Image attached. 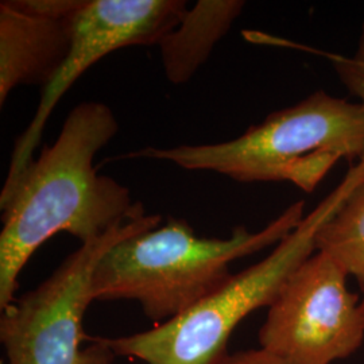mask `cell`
<instances>
[{"label":"cell","instance_id":"1","mask_svg":"<svg viewBox=\"0 0 364 364\" xmlns=\"http://www.w3.org/2000/svg\"><path fill=\"white\" fill-rule=\"evenodd\" d=\"M119 131L114 111L84 102L66 117L57 139L45 146L9 192L0 195V309L18 289L27 262L54 235L66 232L88 243L142 218L144 204L93 165Z\"/></svg>","mask_w":364,"mask_h":364},{"label":"cell","instance_id":"2","mask_svg":"<svg viewBox=\"0 0 364 364\" xmlns=\"http://www.w3.org/2000/svg\"><path fill=\"white\" fill-rule=\"evenodd\" d=\"M304 209L297 201L258 232L239 225L227 239L197 236L188 221L169 218L107 251L93 275L92 299L136 301L150 320L164 324L219 289L232 275L234 260L277 246L301 224Z\"/></svg>","mask_w":364,"mask_h":364},{"label":"cell","instance_id":"3","mask_svg":"<svg viewBox=\"0 0 364 364\" xmlns=\"http://www.w3.org/2000/svg\"><path fill=\"white\" fill-rule=\"evenodd\" d=\"M123 158L166 161L243 183L290 182L312 193L341 159L351 166L364 161V105L316 91L232 141L146 147Z\"/></svg>","mask_w":364,"mask_h":364},{"label":"cell","instance_id":"4","mask_svg":"<svg viewBox=\"0 0 364 364\" xmlns=\"http://www.w3.org/2000/svg\"><path fill=\"white\" fill-rule=\"evenodd\" d=\"M363 180L362 161L352 165L338 186L264 259L231 275L178 317L150 331L107 338L112 351L146 364H220L235 328L248 314L273 304L291 274L317 251L323 225Z\"/></svg>","mask_w":364,"mask_h":364},{"label":"cell","instance_id":"5","mask_svg":"<svg viewBox=\"0 0 364 364\" xmlns=\"http://www.w3.org/2000/svg\"><path fill=\"white\" fill-rule=\"evenodd\" d=\"M159 215L127 221L80 247L39 287L3 309L0 341L7 364H112L117 356L107 338L85 340L84 316L93 302L92 281L99 262L117 243L156 228Z\"/></svg>","mask_w":364,"mask_h":364},{"label":"cell","instance_id":"6","mask_svg":"<svg viewBox=\"0 0 364 364\" xmlns=\"http://www.w3.org/2000/svg\"><path fill=\"white\" fill-rule=\"evenodd\" d=\"M347 273L316 251L291 274L260 326V348L284 364H332L364 341V301Z\"/></svg>","mask_w":364,"mask_h":364},{"label":"cell","instance_id":"7","mask_svg":"<svg viewBox=\"0 0 364 364\" xmlns=\"http://www.w3.org/2000/svg\"><path fill=\"white\" fill-rule=\"evenodd\" d=\"M186 10L182 0H78L72 14L69 52L52 81L42 88L37 111L15 142L1 193L9 192L33 162L55 105L78 78L109 53L159 45Z\"/></svg>","mask_w":364,"mask_h":364},{"label":"cell","instance_id":"8","mask_svg":"<svg viewBox=\"0 0 364 364\" xmlns=\"http://www.w3.org/2000/svg\"><path fill=\"white\" fill-rule=\"evenodd\" d=\"M78 0L0 3V105L21 85L46 87L70 46Z\"/></svg>","mask_w":364,"mask_h":364},{"label":"cell","instance_id":"9","mask_svg":"<svg viewBox=\"0 0 364 364\" xmlns=\"http://www.w3.org/2000/svg\"><path fill=\"white\" fill-rule=\"evenodd\" d=\"M245 6L242 0H200L186 10L181 22L158 45L171 84H185L193 77Z\"/></svg>","mask_w":364,"mask_h":364},{"label":"cell","instance_id":"10","mask_svg":"<svg viewBox=\"0 0 364 364\" xmlns=\"http://www.w3.org/2000/svg\"><path fill=\"white\" fill-rule=\"evenodd\" d=\"M317 251L355 278L364 301V180L320 230Z\"/></svg>","mask_w":364,"mask_h":364},{"label":"cell","instance_id":"11","mask_svg":"<svg viewBox=\"0 0 364 364\" xmlns=\"http://www.w3.org/2000/svg\"><path fill=\"white\" fill-rule=\"evenodd\" d=\"M329 60L340 82L364 105V21L355 54L351 57L331 54Z\"/></svg>","mask_w":364,"mask_h":364},{"label":"cell","instance_id":"12","mask_svg":"<svg viewBox=\"0 0 364 364\" xmlns=\"http://www.w3.org/2000/svg\"><path fill=\"white\" fill-rule=\"evenodd\" d=\"M220 364H284L264 350H250L228 353Z\"/></svg>","mask_w":364,"mask_h":364}]
</instances>
